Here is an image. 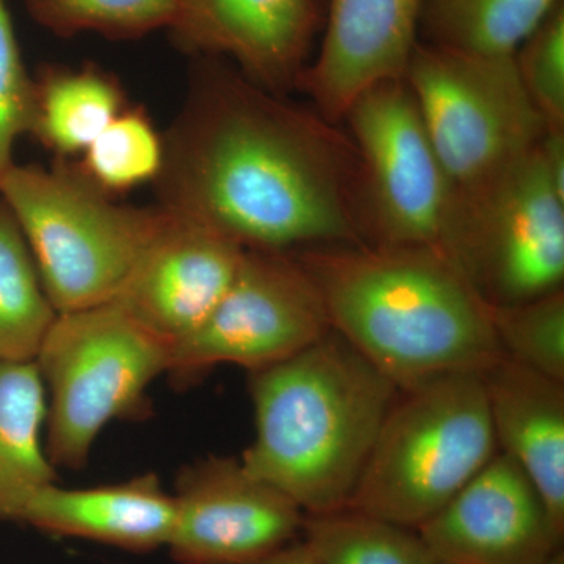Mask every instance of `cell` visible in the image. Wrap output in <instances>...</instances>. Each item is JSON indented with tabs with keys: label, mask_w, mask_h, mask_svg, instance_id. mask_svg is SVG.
Listing matches in <instances>:
<instances>
[{
	"label": "cell",
	"mask_w": 564,
	"mask_h": 564,
	"mask_svg": "<svg viewBox=\"0 0 564 564\" xmlns=\"http://www.w3.org/2000/svg\"><path fill=\"white\" fill-rule=\"evenodd\" d=\"M169 135L159 207L243 250L369 245L361 159L317 110L202 55Z\"/></svg>",
	"instance_id": "obj_1"
},
{
	"label": "cell",
	"mask_w": 564,
	"mask_h": 564,
	"mask_svg": "<svg viewBox=\"0 0 564 564\" xmlns=\"http://www.w3.org/2000/svg\"><path fill=\"white\" fill-rule=\"evenodd\" d=\"M293 254L334 332L399 391L441 375H484L505 358L488 304L440 251L339 245Z\"/></svg>",
	"instance_id": "obj_2"
},
{
	"label": "cell",
	"mask_w": 564,
	"mask_h": 564,
	"mask_svg": "<svg viewBox=\"0 0 564 564\" xmlns=\"http://www.w3.org/2000/svg\"><path fill=\"white\" fill-rule=\"evenodd\" d=\"M254 437L240 462L304 514L350 505L399 388L339 333L248 373Z\"/></svg>",
	"instance_id": "obj_3"
},
{
	"label": "cell",
	"mask_w": 564,
	"mask_h": 564,
	"mask_svg": "<svg viewBox=\"0 0 564 564\" xmlns=\"http://www.w3.org/2000/svg\"><path fill=\"white\" fill-rule=\"evenodd\" d=\"M497 452L481 375L430 378L399 391L347 508L417 530Z\"/></svg>",
	"instance_id": "obj_4"
},
{
	"label": "cell",
	"mask_w": 564,
	"mask_h": 564,
	"mask_svg": "<svg viewBox=\"0 0 564 564\" xmlns=\"http://www.w3.org/2000/svg\"><path fill=\"white\" fill-rule=\"evenodd\" d=\"M172 350L115 302L58 313L33 359L47 393L52 464L82 469L110 422L150 414L148 388L169 373Z\"/></svg>",
	"instance_id": "obj_5"
},
{
	"label": "cell",
	"mask_w": 564,
	"mask_h": 564,
	"mask_svg": "<svg viewBox=\"0 0 564 564\" xmlns=\"http://www.w3.org/2000/svg\"><path fill=\"white\" fill-rule=\"evenodd\" d=\"M57 313L113 302L161 209L111 202L77 166L17 165L0 181Z\"/></svg>",
	"instance_id": "obj_6"
},
{
	"label": "cell",
	"mask_w": 564,
	"mask_h": 564,
	"mask_svg": "<svg viewBox=\"0 0 564 564\" xmlns=\"http://www.w3.org/2000/svg\"><path fill=\"white\" fill-rule=\"evenodd\" d=\"M404 80L456 195L494 180L549 129L527 95L514 55L466 54L419 41Z\"/></svg>",
	"instance_id": "obj_7"
},
{
	"label": "cell",
	"mask_w": 564,
	"mask_h": 564,
	"mask_svg": "<svg viewBox=\"0 0 564 564\" xmlns=\"http://www.w3.org/2000/svg\"><path fill=\"white\" fill-rule=\"evenodd\" d=\"M538 144L481 187L456 195L443 256L488 306L563 289L564 195Z\"/></svg>",
	"instance_id": "obj_8"
},
{
	"label": "cell",
	"mask_w": 564,
	"mask_h": 564,
	"mask_svg": "<svg viewBox=\"0 0 564 564\" xmlns=\"http://www.w3.org/2000/svg\"><path fill=\"white\" fill-rule=\"evenodd\" d=\"M343 121L361 159L369 245L443 254L456 191L404 77L364 91Z\"/></svg>",
	"instance_id": "obj_9"
},
{
	"label": "cell",
	"mask_w": 564,
	"mask_h": 564,
	"mask_svg": "<svg viewBox=\"0 0 564 564\" xmlns=\"http://www.w3.org/2000/svg\"><path fill=\"white\" fill-rule=\"evenodd\" d=\"M332 329L321 293L293 252L247 250L206 322L173 348L166 375L188 386L223 364L258 372Z\"/></svg>",
	"instance_id": "obj_10"
},
{
	"label": "cell",
	"mask_w": 564,
	"mask_h": 564,
	"mask_svg": "<svg viewBox=\"0 0 564 564\" xmlns=\"http://www.w3.org/2000/svg\"><path fill=\"white\" fill-rule=\"evenodd\" d=\"M170 554L180 564H251L302 536L304 513L239 458L188 464L174 484Z\"/></svg>",
	"instance_id": "obj_11"
},
{
	"label": "cell",
	"mask_w": 564,
	"mask_h": 564,
	"mask_svg": "<svg viewBox=\"0 0 564 564\" xmlns=\"http://www.w3.org/2000/svg\"><path fill=\"white\" fill-rule=\"evenodd\" d=\"M417 532L437 564H543L564 540L536 486L502 452Z\"/></svg>",
	"instance_id": "obj_12"
},
{
	"label": "cell",
	"mask_w": 564,
	"mask_h": 564,
	"mask_svg": "<svg viewBox=\"0 0 564 564\" xmlns=\"http://www.w3.org/2000/svg\"><path fill=\"white\" fill-rule=\"evenodd\" d=\"M245 251L202 223L161 209L154 232L113 302L174 348L209 317Z\"/></svg>",
	"instance_id": "obj_13"
},
{
	"label": "cell",
	"mask_w": 564,
	"mask_h": 564,
	"mask_svg": "<svg viewBox=\"0 0 564 564\" xmlns=\"http://www.w3.org/2000/svg\"><path fill=\"white\" fill-rule=\"evenodd\" d=\"M318 25L315 0H185L170 32L180 50L229 58L248 79L282 95L306 68Z\"/></svg>",
	"instance_id": "obj_14"
},
{
	"label": "cell",
	"mask_w": 564,
	"mask_h": 564,
	"mask_svg": "<svg viewBox=\"0 0 564 564\" xmlns=\"http://www.w3.org/2000/svg\"><path fill=\"white\" fill-rule=\"evenodd\" d=\"M425 0H329L321 54L296 88L325 120L340 122L373 85L402 79L417 47Z\"/></svg>",
	"instance_id": "obj_15"
},
{
	"label": "cell",
	"mask_w": 564,
	"mask_h": 564,
	"mask_svg": "<svg viewBox=\"0 0 564 564\" xmlns=\"http://www.w3.org/2000/svg\"><path fill=\"white\" fill-rule=\"evenodd\" d=\"M174 518L173 494L150 473L96 488L66 489L57 481L40 486L21 500L10 521L143 554L166 547Z\"/></svg>",
	"instance_id": "obj_16"
},
{
	"label": "cell",
	"mask_w": 564,
	"mask_h": 564,
	"mask_svg": "<svg viewBox=\"0 0 564 564\" xmlns=\"http://www.w3.org/2000/svg\"><path fill=\"white\" fill-rule=\"evenodd\" d=\"M481 378L499 452L529 475L564 529V381L508 358Z\"/></svg>",
	"instance_id": "obj_17"
},
{
	"label": "cell",
	"mask_w": 564,
	"mask_h": 564,
	"mask_svg": "<svg viewBox=\"0 0 564 564\" xmlns=\"http://www.w3.org/2000/svg\"><path fill=\"white\" fill-rule=\"evenodd\" d=\"M47 393L33 361H0V521L33 489L57 481L44 444Z\"/></svg>",
	"instance_id": "obj_18"
},
{
	"label": "cell",
	"mask_w": 564,
	"mask_h": 564,
	"mask_svg": "<svg viewBox=\"0 0 564 564\" xmlns=\"http://www.w3.org/2000/svg\"><path fill=\"white\" fill-rule=\"evenodd\" d=\"M35 82L32 135L62 159L84 154L126 109L124 91L117 77L95 65L79 69L50 66Z\"/></svg>",
	"instance_id": "obj_19"
},
{
	"label": "cell",
	"mask_w": 564,
	"mask_h": 564,
	"mask_svg": "<svg viewBox=\"0 0 564 564\" xmlns=\"http://www.w3.org/2000/svg\"><path fill=\"white\" fill-rule=\"evenodd\" d=\"M560 0H425L423 43L466 54L514 55Z\"/></svg>",
	"instance_id": "obj_20"
},
{
	"label": "cell",
	"mask_w": 564,
	"mask_h": 564,
	"mask_svg": "<svg viewBox=\"0 0 564 564\" xmlns=\"http://www.w3.org/2000/svg\"><path fill=\"white\" fill-rule=\"evenodd\" d=\"M57 314L24 234L0 198V361H33Z\"/></svg>",
	"instance_id": "obj_21"
},
{
	"label": "cell",
	"mask_w": 564,
	"mask_h": 564,
	"mask_svg": "<svg viewBox=\"0 0 564 564\" xmlns=\"http://www.w3.org/2000/svg\"><path fill=\"white\" fill-rule=\"evenodd\" d=\"M302 538L322 564H437L417 530L352 508L304 514Z\"/></svg>",
	"instance_id": "obj_22"
},
{
	"label": "cell",
	"mask_w": 564,
	"mask_h": 564,
	"mask_svg": "<svg viewBox=\"0 0 564 564\" xmlns=\"http://www.w3.org/2000/svg\"><path fill=\"white\" fill-rule=\"evenodd\" d=\"M32 20L62 39L98 33L110 40H137L172 29L180 0H24Z\"/></svg>",
	"instance_id": "obj_23"
},
{
	"label": "cell",
	"mask_w": 564,
	"mask_h": 564,
	"mask_svg": "<svg viewBox=\"0 0 564 564\" xmlns=\"http://www.w3.org/2000/svg\"><path fill=\"white\" fill-rule=\"evenodd\" d=\"M163 139L141 109L124 110L82 154L77 170L107 195L124 193L158 180Z\"/></svg>",
	"instance_id": "obj_24"
},
{
	"label": "cell",
	"mask_w": 564,
	"mask_h": 564,
	"mask_svg": "<svg viewBox=\"0 0 564 564\" xmlns=\"http://www.w3.org/2000/svg\"><path fill=\"white\" fill-rule=\"evenodd\" d=\"M488 313L505 358L564 381V289Z\"/></svg>",
	"instance_id": "obj_25"
},
{
	"label": "cell",
	"mask_w": 564,
	"mask_h": 564,
	"mask_svg": "<svg viewBox=\"0 0 564 564\" xmlns=\"http://www.w3.org/2000/svg\"><path fill=\"white\" fill-rule=\"evenodd\" d=\"M514 63L547 128L564 129V0L514 52Z\"/></svg>",
	"instance_id": "obj_26"
},
{
	"label": "cell",
	"mask_w": 564,
	"mask_h": 564,
	"mask_svg": "<svg viewBox=\"0 0 564 564\" xmlns=\"http://www.w3.org/2000/svg\"><path fill=\"white\" fill-rule=\"evenodd\" d=\"M36 82L22 61L7 0H0V181L13 162L18 139L33 131Z\"/></svg>",
	"instance_id": "obj_27"
},
{
	"label": "cell",
	"mask_w": 564,
	"mask_h": 564,
	"mask_svg": "<svg viewBox=\"0 0 564 564\" xmlns=\"http://www.w3.org/2000/svg\"><path fill=\"white\" fill-rule=\"evenodd\" d=\"M251 564H322L317 555L314 554L311 545L303 540L292 541V543L282 545L278 551L272 554L263 556L258 562Z\"/></svg>",
	"instance_id": "obj_28"
},
{
	"label": "cell",
	"mask_w": 564,
	"mask_h": 564,
	"mask_svg": "<svg viewBox=\"0 0 564 564\" xmlns=\"http://www.w3.org/2000/svg\"><path fill=\"white\" fill-rule=\"evenodd\" d=\"M543 564H564V552L562 551L556 552L555 555H552L551 558L545 560Z\"/></svg>",
	"instance_id": "obj_29"
},
{
	"label": "cell",
	"mask_w": 564,
	"mask_h": 564,
	"mask_svg": "<svg viewBox=\"0 0 564 564\" xmlns=\"http://www.w3.org/2000/svg\"><path fill=\"white\" fill-rule=\"evenodd\" d=\"M184 2H185V0H180V6H181V3H184Z\"/></svg>",
	"instance_id": "obj_30"
}]
</instances>
